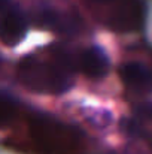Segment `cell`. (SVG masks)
I'll return each mask as SVG.
<instances>
[{
    "instance_id": "6da1fadb",
    "label": "cell",
    "mask_w": 152,
    "mask_h": 154,
    "mask_svg": "<svg viewBox=\"0 0 152 154\" xmlns=\"http://www.w3.org/2000/svg\"><path fill=\"white\" fill-rule=\"evenodd\" d=\"M19 82L36 91L61 94L72 87L73 61L67 51L63 48H54L46 57L27 55L16 67Z\"/></svg>"
},
{
    "instance_id": "7a4b0ae2",
    "label": "cell",
    "mask_w": 152,
    "mask_h": 154,
    "mask_svg": "<svg viewBox=\"0 0 152 154\" xmlns=\"http://www.w3.org/2000/svg\"><path fill=\"white\" fill-rule=\"evenodd\" d=\"M119 76L124 85L136 94H148L152 91V73L143 63L128 61L121 64Z\"/></svg>"
},
{
    "instance_id": "3957f363",
    "label": "cell",
    "mask_w": 152,
    "mask_h": 154,
    "mask_svg": "<svg viewBox=\"0 0 152 154\" xmlns=\"http://www.w3.org/2000/svg\"><path fill=\"white\" fill-rule=\"evenodd\" d=\"M27 21L16 8H7L0 14V39L6 45H16L25 36Z\"/></svg>"
},
{
    "instance_id": "277c9868",
    "label": "cell",
    "mask_w": 152,
    "mask_h": 154,
    "mask_svg": "<svg viewBox=\"0 0 152 154\" xmlns=\"http://www.w3.org/2000/svg\"><path fill=\"white\" fill-rule=\"evenodd\" d=\"M78 67L85 76L91 79H101L109 72V60L100 48L90 47L79 52Z\"/></svg>"
},
{
    "instance_id": "5b68a950",
    "label": "cell",
    "mask_w": 152,
    "mask_h": 154,
    "mask_svg": "<svg viewBox=\"0 0 152 154\" xmlns=\"http://www.w3.org/2000/svg\"><path fill=\"white\" fill-rule=\"evenodd\" d=\"M91 5L97 6V8H107V15H106V21L107 24L115 29L119 30L124 24V18L128 17L133 5L136 3V0H90Z\"/></svg>"
},
{
    "instance_id": "8992f818",
    "label": "cell",
    "mask_w": 152,
    "mask_h": 154,
    "mask_svg": "<svg viewBox=\"0 0 152 154\" xmlns=\"http://www.w3.org/2000/svg\"><path fill=\"white\" fill-rule=\"evenodd\" d=\"M40 21L43 23L45 27L55 30L57 33H67V35H73L78 33L79 30V23L67 14H61V12H55V11H45L40 15Z\"/></svg>"
},
{
    "instance_id": "52a82bcc",
    "label": "cell",
    "mask_w": 152,
    "mask_h": 154,
    "mask_svg": "<svg viewBox=\"0 0 152 154\" xmlns=\"http://www.w3.org/2000/svg\"><path fill=\"white\" fill-rule=\"evenodd\" d=\"M16 109H18V105L15 102V99L0 91V129L7 126L15 118Z\"/></svg>"
},
{
    "instance_id": "ba28073f",
    "label": "cell",
    "mask_w": 152,
    "mask_h": 154,
    "mask_svg": "<svg viewBox=\"0 0 152 154\" xmlns=\"http://www.w3.org/2000/svg\"><path fill=\"white\" fill-rule=\"evenodd\" d=\"M134 115L140 120H146V121H152V102H142L137 103L134 108Z\"/></svg>"
},
{
    "instance_id": "9c48e42d",
    "label": "cell",
    "mask_w": 152,
    "mask_h": 154,
    "mask_svg": "<svg viewBox=\"0 0 152 154\" xmlns=\"http://www.w3.org/2000/svg\"><path fill=\"white\" fill-rule=\"evenodd\" d=\"M7 8H10L9 5V0H0V14H3Z\"/></svg>"
}]
</instances>
